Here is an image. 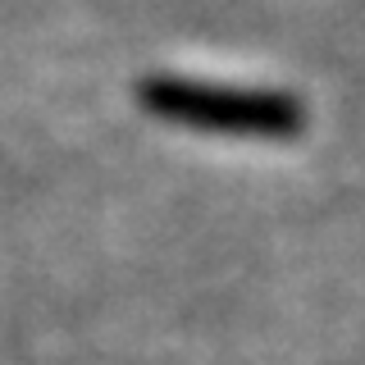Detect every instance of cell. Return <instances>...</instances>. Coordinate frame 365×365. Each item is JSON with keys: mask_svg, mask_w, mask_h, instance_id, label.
<instances>
[]
</instances>
